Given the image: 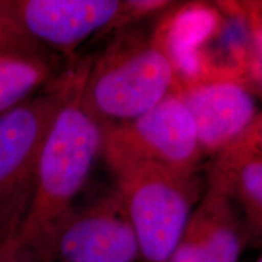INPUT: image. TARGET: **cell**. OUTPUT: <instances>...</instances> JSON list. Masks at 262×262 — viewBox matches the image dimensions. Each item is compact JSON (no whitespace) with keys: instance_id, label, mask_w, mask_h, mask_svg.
I'll use <instances>...</instances> for the list:
<instances>
[{"instance_id":"obj_14","label":"cell","mask_w":262,"mask_h":262,"mask_svg":"<svg viewBox=\"0 0 262 262\" xmlns=\"http://www.w3.org/2000/svg\"><path fill=\"white\" fill-rule=\"evenodd\" d=\"M233 145L248 150L251 155L262 158V111L251 126L238 139Z\"/></svg>"},{"instance_id":"obj_9","label":"cell","mask_w":262,"mask_h":262,"mask_svg":"<svg viewBox=\"0 0 262 262\" xmlns=\"http://www.w3.org/2000/svg\"><path fill=\"white\" fill-rule=\"evenodd\" d=\"M247 244V228L233 199L208 178L169 262H239Z\"/></svg>"},{"instance_id":"obj_15","label":"cell","mask_w":262,"mask_h":262,"mask_svg":"<svg viewBox=\"0 0 262 262\" xmlns=\"http://www.w3.org/2000/svg\"><path fill=\"white\" fill-rule=\"evenodd\" d=\"M255 262H262V255H260V257H258V258H257V260H256V261H255Z\"/></svg>"},{"instance_id":"obj_5","label":"cell","mask_w":262,"mask_h":262,"mask_svg":"<svg viewBox=\"0 0 262 262\" xmlns=\"http://www.w3.org/2000/svg\"><path fill=\"white\" fill-rule=\"evenodd\" d=\"M162 3L122 0H0V14L45 50L67 58L94 35Z\"/></svg>"},{"instance_id":"obj_1","label":"cell","mask_w":262,"mask_h":262,"mask_svg":"<svg viewBox=\"0 0 262 262\" xmlns=\"http://www.w3.org/2000/svg\"><path fill=\"white\" fill-rule=\"evenodd\" d=\"M90 61L73 62L67 93L42 142L28 212L0 262H37L49 238L77 205L102 155V126L83 102Z\"/></svg>"},{"instance_id":"obj_7","label":"cell","mask_w":262,"mask_h":262,"mask_svg":"<svg viewBox=\"0 0 262 262\" xmlns=\"http://www.w3.org/2000/svg\"><path fill=\"white\" fill-rule=\"evenodd\" d=\"M140 250L119 193L75 205L57 226L37 262H139Z\"/></svg>"},{"instance_id":"obj_11","label":"cell","mask_w":262,"mask_h":262,"mask_svg":"<svg viewBox=\"0 0 262 262\" xmlns=\"http://www.w3.org/2000/svg\"><path fill=\"white\" fill-rule=\"evenodd\" d=\"M58 56L0 55V114L9 112L60 77Z\"/></svg>"},{"instance_id":"obj_3","label":"cell","mask_w":262,"mask_h":262,"mask_svg":"<svg viewBox=\"0 0 262 262\" xmlns=\"http://www.w3.org/2000/svg\"><path fill=\"white\" fill-rule=\"evenodd\" d=\"M135 233L141 262H169L202 196L198 172L147 163L107 164Z\"/></svg>"},{"instance_id":"obj_10","label":"cell","mask_w":262,"mask_h":262,"mask_svg":"<svg viewBox=\"0 0 262 262\" xmlns=\"http://www.w3.org/2000/svg\"><path fill=\"white\" fill-rule=\"evenodd\" d=\"M208 178L232 196L243 217L249 243L262 245V158L231 145L215 156Z\"/></svg>"},{"instance_id":"obj_6","label":"cell","mask_w":262,"mask_h":262,"mask_svg":"<svg viewBox=\"0 0 262 262\" xmlns=\"http://www.w3.org/2000/svg\"><path fill=\"white\" fill-rule=\"evenodd\" d=\"M101 126V157L106 164L147 163L186 175L198 172L203 153L192 118L176 91L130 122Z\"/></svg>"},{"instance_id":"obj_2","label":"cell","mask_w":262,"mask_h":262,"mask_svg":"<svg viewBox=\"0 0 262 262\" xmlns=\"http://www.w3.org/2000/svg\"><path fill=\"white\" fill-rule=\"evenodd\" d=\"M178 85L169 44L160 37L120 33L91 57L83 102L100 124H123L155 108Z\"/></svg>"},{"instance_id":"obj_12","label":"cell","mask_w":262,"mask_h":262,"mask_svg":"<svg viewBox=\"0 0 262 262\" xmlns=\"http://www.w3.org/2000/svg\"><path fill=\"white\" fill-rule=\"evenodd\" d=\"M0 55L56 56L28 38L3 14H0Z\"/></svg>"},{"instance_id":"obj_13","label":"cell","mask_w":262,"mask_h":262,"mask_svg":"<svg viewBox=\"0 0 262 262\" xmlns=\"http://www.w3.org/2000/svg\"><path fill=\"white\" fill-rule=\"evenodd\" d=\"M251 52H250V78L255 89L262 94V5H251Z\"/></svg>"},{"instance_id":"obj_4","label":"cell","mask_w":262,"mask_h":262,"mask_svg":"<svg viewBox=\"0 0 262 262\" xmlns=\"http://www.w3.org/2000/svg\"><path fill=\"white\" fill-rule=\"evenodd\" d=\"M72 66L29 100L0 114V261L28 212L42 142L67 93Z\"/></svg>"},{"instance_id":"obj_8","label":"cell","mask_w":262,"mask_h":262,"mask_svg":"<svg viewBox=\"0 0 262 262\" xmlns=\"http://www.w3.org/2000/svg\"><path fill=\"white\" fill-rule=\"evenodd\" d=\"M175 91L192 118L203 157L233 145L261 113L253 89L238 78H193Z\"/></svg>"}]
</instances>
